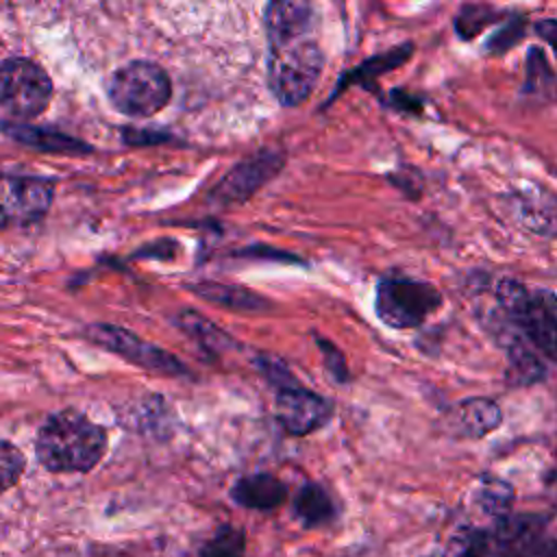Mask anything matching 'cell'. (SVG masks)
<instances>
[{
    "instance_id": "7",
    "label": "cell",
    "mask_w": 557,
    "mask_h": 557,
    "mask_svg": "<svg viewBox=\"0 0 557 557\" xmlns=\"http://www.w3.org/2000/svg\"><path fill=\"white\" fill-rule=\"evenodd\" d=\"M442 305V294L420 281L385 278L376 289V313L394 329L418 326Z\"/></svg>"
},
{
    "instance_id": "18",
    "label": "cell",
    "mask_w": 557,
    "mask_h": 557,
    "mask_svg": "<svg viewBox=\"0 0 557 557\" xmlns=\"http://www.w3.org/2000/svg\"><path fill=\"white\" fill-rule=\"evenodd\" d=\"M176 324L181 331H185L198 346H202L211 355H218L231 346V337L196 311H189V309L181 311L176 318Z\"/></svg>"
},
{
    "instance_id": "8",
    "label": "cell",
    "mask_w": 557,
    "mask_h": 557,
    "mask_svg": "<svg viewBox=\"0 0 557 557\" xmlns=\"http://www.w3.org/2000/svg\"><path fill=\"white\" fill-rule=\"evenodd\" d=\"M52 202V185L35 176H0V228L39 220Z\"/></svg>"
},
{
    "instance_id": "12",
    "label": "cell",
    "mask_w": 557,
    "mask_h": 557,
    "mask_svg": "<svg viewBox=\"0 0 557 557\" xmlns=\"http://www.w3.org/2000/svg\"><path fill=\"white\" fill-rule=\"evenodd\" d=\"M503 420L500 407L490 398H468L461 400L448 418V429L468 440H479L498 429Z\"/></svg>"
},
{
    "instance_id": "17",
    "label": "cell",
    "mask_w": 557,
    "mask_h": 557,
    "mask_svg": "<svg viewBox=\"0 0 557 557\" xmlns=\"http://www.w3.org/2000/svg\"><path fill=\"white\" fill-rule=\"evenodd\" d=\"M472 503L485 518L503 520L513 503V487L500 479L483 476L476 481Z\"/></svg>"
},
{
    "instance_id": "4",
    "label": "cell",
    "mask_w": 557,
    "mask_h": 557,
    "mask_svg": "<svg viewBox=\"0 0 557 557\" xmlns=\"http://www.w3.org/2000/svg\"><path fill=\"white\" fill-rule=\"evenodd\" d=\"M172 96V85L157 63L133 61L120 67L109 83V98L117 111L131 117H148L161 111Z\"/></svg>"
},
{
    "instance_id": "22",
    "label": "cell",
    "mask_w": 557,
    "mask_h": 557,
    "mask_svg": "<svg viewBox=\"0 0 557 557\" xmlns=\"http://www.w3.org/2000/svg\"><path fill=\"white\" fill-rule=\"evenodd\" d=\"M244 548H246L244 531L233 524H224L202 546L200 557H244Z\"/></svg>"
},
{
    "instance_id": "9",
    "label": "cell",
    "mask_w": 557,
    "mask_h": 557,
    "mask_svg": "<svg viewBox=\"0 0 557 557\" xmlns=\"http://www.w3.org/2000/svg\"><path fill=\"white\" fill-rule=\"evenodd\" d=\"M276 420L289 435H307L324 426L331 418V405L302 387H285L276 394Z\"/></svg>"
},
{
    "instance_id": "27",
    "label": "cell",
    "mask_w": 557,
    "mask_h": 557,
    "mask_svg": "<svg viewBox=\"0 0 557 557\" xmlns=\"http://www.w3.org/2000/svg\"><path fill=\"white\" fill-rule=\"evenodd\" d=\"M553 74H550V67L542 54L540 48H531L529 54H527V89L529 91H540V89H546L548 83H553Z\"/></svg>"
},
{
    "instance_id": "5",
    "label": "cell",
    "mask_w": 557,
    "mask_h": 557,
    "mask_svg": "<svg viewBox=\"0 0 557 557\" xmlns=\"http://www.w3.org/2000/svg\"><path fill=\"white\" fill-rule=\"evenodd\" d=\"M52 98L48 74L28 59H7L0 63V104L20 120L44 113Z\"/></svg>"
},
{
    "instance_id": "23",
    "label": "cell",
    "mask_w": 557,
    "mask_h": 557,
    "mask_svg": "<svg viewBox=\"0 0 557 557\" xmlns=\"http://www.w3.org/2000/svg\"><path fill=\"white\" fill-rule=\"evenodd\" d=\"M487 548V535L483 531L461 527L455 535H450L440 550V557H483Z\"/></svg>"
},
{
    "instance_id": "3",
    "label": "cell",
    "mask_w": 557,
    "mask_h": 557,
    "mask_svg": "<svg viewBox=\"0 0 557 557\" xmlns=\"http://www.w3.org/2000/svg\"><path fill=\"white\" fill-rule=\"evenodd\" d=\"M322 63L324 57L315 41L298 39L272 50L268 63V83L274 98L285 107L305 102L318 85Z\"/></svg>"
},
{
    "instance_id": "16",
    "label": "cell",
    "mask_w": 557,
    "mask_h": 557,
    "mask_svg": "<svg viewBox=\"0 0 557 557\" xmlns=\"http://www.w3.org/2000/svg\"><path fill=\"white\" fill-rule=\"evenodd\" d=\"M4 131L11 137H15L17 141H22L26 146H33L37 150L61 152V154H85V152H89L87 144H83L74 137H67V135H61L57 131L37 128V126H28V124H11V126H4Z\"/></svg>"
},
{
    "instance_id": "25",
    "label": "cell",
    "mask_w": 557,
    "mask_h": 557,
    "mask_svg": "<svg viewBox=\"0 0 557 557\" xmlns=\"http://www.w3.org/2000/svg\"><path fill=\"white\" fill-rule=\"evenodd\" d=\"M24 468H26L24 453L11 442L0 440V492L13 487L24 474Z\"/></svg>"
},
{
    "instance_id": "14",
    "label": "cell",
    "mask_w": 557,
    "mask_h": 557,
    "mask_svg": "<svg viewBox=\"0 0 557 557\" xmlns=\"http://www.w3.org/2000/svg\"><path fill=\"white\" fill-rule=\"evenodd\" d=\"M231 496L237 505L246 509L268 511L285 503L287 485L274 474H250V476H242L233 485Z\"/></svg>"
},
{
    "instance_id": "10",
    "label": "cell",
    "mask_w": 557,
    "mask_h": 557,
    "mask_svg": "<svg viewBox=\"0 0 557 557\" xmlns=\"http://www.w3.org/2000/svg\"><path fill=\"white\" fill-rule=\"evenodd\" d=\"M283 161H285L283 154L263 150V152L242 161L239 165H235L224 176V181L215 187L213 196L224 205L244 202L283 168Z\"/></svg>"
},
{
    "instance_id": "30",
    "label": "cell",
    "mask_w": 557,
    "mask_h": 557,
    "mask_svg": "<svg viewBox=\"0 0 557 557\" xmlns=\"http://www.w3.org/2000/svg\"><path fill=\"white\" fill-rule=\"evenodd\" d=\"M533 28L553 48V52L557 54V20L555 17H544V20L535 22Z\"/></svg>"
},
{
    "instance_id": "2",
    "label": "cell",
    "mask_w": 557,
    "mask_h": 557,
    "mask_svg": "<svg viewBox=\"0 0 557 557\" xmlns=\"http://www.w3.org/2000/svg\"><path fill=\"white\" fill-rule=\"evenodd\" d=\"M496 298L505 318L535 348L557 361V298L544 289L529 292L513 278L498 281Z\"/></svg>"
},
{
    "instance_id": "29",
    "label": "cell",
    "mask_w": 557,
    "mask_h": 557,
    "mask_svg": "<svg viewBox=\"0 0 557 557\" xmlns=\"http://www.w3.org/2000/svg\"><path fill=\"white\" fill-rule=\"evenodd\" d=\"M322 355H324V366L326 370L335 376V381H346L348 379V368H346V361H344V355L337 350V346H333L326 337H315Z\"/></svg>"
},
{
    "instance_id": "28",
    "label": "cell",
    "mask_w": 557,
    "mask_h": 557,
    "mask_svg": "<svg viewBox=\"0 0 557 557\" xmlns=\"http://www.w3.org/2000/svg\"><path fill=\"white\" fill-rule=\"evenodd\" d=\"M259 368L261 372L268 376V381L272 385H276L278 389H285V387H296V379L292 376L289 368L276 359L274 355H261L259 357Z\"/></svg>"
},
{
    "instance_id": "1",
    "label": "cell",
    "mask_w": 557,
    "mask_h": 557,
    "mask_svg": "<svg viewBox=\"0 0 557 557\" xmlns=\"http://www.w3.org/2000/svg\"><path fill=\"white\" fill-rule=\"evenodd\" d=\"M35 448L50 472H87L102 459L107 433L87 416L61 409L39 426Z\"/></svg>"
},
{
    "instance_id": "24",
    "label": "cell",
    "mask_w": 557,
    "mask_h": 557,
    "mask_svg": "<svg viewBox=\"0 0 557 557\" xmlns=\"http://www.w3.org/2000/svg\"><path fill=\"white\" fill-rule=\"evenodd\" d=\"M518 220L535 233H542V235L557 233V213L540 207L535 200L527 198V200L518 202Z\"/></svg>"
},
{
    "instance_id": "19",
    "label": "cell",
    "mask_w": 557,
    "mask_h": 557,
    "mask_svg": "<svg viewBox=\"0 0 557 557\" xmlns=\"http://www.w3.org/2000/svg\"><path fill=\"white\" fill-rule=\"evenodd\" d=\"M294 511L305 527H320L329 522L335 513L329 494L315 483H307L305 487H300L294 500Z\"/></svg>"
},
{
    "instance_id": "13",
    "label": "cell",
    "mask_w": 557,
    "mask_h": 557,
    "mask_svg": "<svg viewBox=\"0 0 557 557\" xmlns=\"http://www.w3.org/2000/svg\"><path fill=\"white\" fill-rule=\"evenodd\" d=\"M189 292H194L198 298H202L207 302H213V305L231 309V311H242V313H263V311H270V307H272L270 300H265L263 296H259L242 285L200 281V283H191Z\"/></svg>"
},
{
    "instance_id": "11",
    "label": "cell",
    "mask_w": 557,
    "mask_h": 557,
    "mask_svg": "<svg viewBox=\"0 0 557 557\" xmlns=\"http://www.w3.org/2000/svg\"><path fill=\"white\" fill-rule=\"evenodd\" d=\"M311 0H270L265 7V30L270 48L276 50L298 41L311 26Z\"/></svg>"
},
{
    "instance_id": "26",
    "label": "cell",
    "mask_w": 557,
    "mask_h": 557,
    "mask_svg": "<svg viewBox=\"0 0 557 557\" xmlns=\"http://www.w3.org/2000/svg\"><path fill=\"white\" fill-rule=\"evenodd\" d=\"M524 37V20L522 17H511L507 24H503L485 44V48L492 54H503L511 46H516Z\"/></svg>"
},
{
    "instance_id": "6",
    "label": "cell",
    "mask_w": 557,
    "mask_h": 557,
    "mask_svg": "<svg viewBox=\"0 0 557 557\" xmlns=\"http://www.w3.org/2000/svg\"><path fill=\"white\" fill-rule=\"evenodd\" d=\"M85 337H87V342H91L113 355H120L122 359L144 368L148 372L163 374V376H185L187 374L185 363L176 355L137 337L135 333H131L124 326L96 322L85 329Z\"/></svg>"
},
{
    "instance_id": "15",
    "label": "cell",
    "mask_w": 557,
    "mask_h": 557,
    "mask_svg": "<svg viewBox=\"0 0 557 557\" xmlns=\"http://www.w3.org/2000/svg\"><path fill=\"white\" fill-rule=\"evenodd\" d=\"M411 50H413V44H403V46H396L392 50H385L376 57H370L366 59L361 65L352 67L350 72L344 74V78L337 83V89L335 94H339V89L348 87V83H359L363 85L366 89H374L376 85V78L398 65H403L409 57H411Z\"/></svg>"
},
{
    "instance_id": "21",
    "label": "cell",
    "mask_w": 557,
    "mask_h": 557,
    "mask_svg": "<svg viewBox=\"0 0 557 557\" xmlns=\"http://www.w3.org/2000/svg\"><path fill=\"white\" fill-rule=\"evenodd\" d=\"M500 15L503 13L498 9H492L487 4H466V7H461V11L455 17L457 35L468 41V39L476 37L481 30H485L490 24L498 22Z\"/></svg>"
},
{
    "instance_id": "20",
    "label": "cell",
    "mask_w": 557,
    "mask_h": 557,
    "mask_svg": "<svg viewBox=\"0 0 557 557\" xmlns=\"http://www.w3.org/2000/svg\"><path fill=\"white\" fill-rule=\"evenodd\" d=\"M505 346H507V352H509V363H511L513 379L518 383H535L537 379L544 376L542 361L533 355L531 348H527L522 344V339H518L516 333L509 335Z\"/></svg>"
}]
</instances>
